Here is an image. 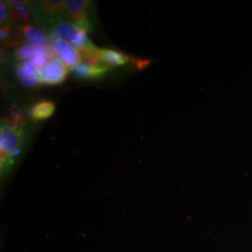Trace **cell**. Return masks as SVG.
Segmentation results:
<instances>
[{
    "mask_svg": "<svg viewBox=\"0 0 252 252\" xmlns=\"http://www.w3.org/2000/svg\"><path fill=\"white\" fill-rule=\"evenodd\" d=\"M64 0H41L31 3L33 22L47 34H50L55 24L67 18Z\"/></svg>",
    "mask_w": 252,
    "mask_h": 252,
    "instance_id": "cell-1",
    "label": "cell"
},
{
    "mask_svg": "<svg viewBox=\"0 0 252 252\" xmlns=\"http://www.w3.org/2000/svg\"><path fill=\"white\" fill-rule=\"evenodd\" d=\"M49 35H53L59 39L71 43L79 51L89 48H95L88 36V32L77 27L68 18L61 20L55 24Z\"/></svg>",
    "mask_w": 252,
    "mask_h": 252,
    "instance_id": "cell-2",
    "label": "cell"
},
{
    "mask_svg": "<svg viewBox=\"0 0 252 252\" xmlns=\"http://www.w3.org/2000/svg\"><path fill=\"white\" fill-rule=\"evenodd\" d=\"M66 16L77 27L88 33L94 32V4L90 0H67Z\"/></svg>",
    "mask_w": 252,
    "mask_h": 252,
    "instance_id": "cell-3",
    "label": "cell"
},
{
    "mask_svg": "<svg viewBox=\"0 0 252 252\" xmlns=\"http://www.w3.org/2000/svg\"><path fill=\"white\" fill-rule=\"evenodd\" d=\"M27 134L25 129L13 128L2 121L0 127V160H4L19 151L25 144Z\"/></svg>",
    "mask_w": 252,
    "mask_h": 252,
    "instance_id": "cell-4",
    "label": "cell"
},
{
    "mask_svg": "<svg viewBox=\"0 0 252 252\" xmlns=\"http://www.w3.org/2000/svg\"><path fill=\"white\" fill-rule=\"evenodd\" d=\"M69 71V67L58 57L49 61L44 66L36 69L39 84L45 86H55L62 84Z\"/></svg>",
    "mask_w": 252,
    "mask_h": 252,
    "instance_id": "cell-5",
    "label": "cell"
},
{
    "mask_svg": "<svg viewBox=\"0 0 252 252\" xmlns=\"http://www.w3.org/2000/svg\"><path fill=\"white\" fill-rule=\"evenodd\" d=\"M50 44H53L56 48L59 58L69 67L71 71L82 63L81 52L71 43L50 35Z\"/></svg>",
    "mask_w": 252,
    "mask_h": 252,
    "instance_id": "cell-6",
    "label": "cell"
},
{
    "mask_svg": "<svg viewBox=\"0 0 252 252\" xmlns=\"http://www.w3.org/2000/svg\"><path fill=\"white\" fill-rule=\"evenodd\" d=\"M109 71V67L105 65H90L81 63L72 70L73 76L77 80L94 81L103 78Z\"/></svg>",
    "mask_w": 252,
    "mask_h": 252,
    "instance_id": "cell-7",
    "label": "cell"
},
{
    "mask_svg": "<svg viewBox=\"0 0 252 252\" xmlns=\"http://www.w3.org/2000/svg\"><path fill=\"white\" fill-rule=\"evenodd\" d=\"M19 32L28 44L36 46H46L50 44V35L41 28L27 25L16 26Z\"/></svg>",
    "mask_w": 252,
    "mask_h": 252,
    "instance_id": "cell-8",
    "label": "cell"
},
{
    "mask_svg": "<svg viewBox=\"0 0 252 252\" xmlns=\"http://www.w3.org/2000/svg\"><path fill=\"white\" fill-rule=\"evenodd\" d=\"M100 64L110 67L125 65L130 62L131 57L120 51L112 49H98Z\"/></svg>",
    "mask_w": 252,
    "mask_h": 252,
    "instance_id": "cell-9",
    "label": "cell"
},
{
    "mask_svg": "<svg viewBox=\"0 0 252 252\" xmlns=\"http://www.w3.org/2000/svg\"><path fill=\"white\" fill-rule=\"evenodd\" d=\"M16 71L19 81L25 87L35 88L39 84L36 69L28 61L19 63Z\"/></svg>",
    "mask_w": 252,
    "mask_h": 252,
    "instance_id": "cell-10",
    "label": "cell"
},
{
    "mask_svg": "<svg viewBox=\"0 0 252 252\" xmlns=\"http://www.w3.org/2000/svg\"><path fill=\"white\" fill-rule=\"evenodd\" d=\"M56 106L52 100H40L36 103L29 112V116L34 122H42L52 117L55 112Z\"/></svg>",
    "mask_w": 252,
    "mask_h": 252,
    "instance_id": "cell-11",
    "label": "cell"
},
{
    "mask_svg": "<svg viewBox=\"0 0 252 252\" xmlns=\"http://www.w3.org/2000/svg\"><path fill=\"white\" fill-rule=\"evenodd\" d=\"M31 3L29 5L9 7V23L12 24L13 26L30 25L33 22Z\"/></svg>",
    "mask_w": 252,
    "mask_h": 252,
    "instance_id": "cell-12",
    "label": "cell"
},
{
    "mask_svg": "<svg viewBox=\"0 0 252 252\" xmlns=\"http://www.w3.org/2000/svg\"><path fill=\"white\" fill-rule=\"evenodd\" d=\"M50 45V44H49ZM49 45L46 46H36L32 45V44H26L18 48L14 52V58L16 61H28L32 59L36 54H41V53H46Z\"/></svg>",
    "mask_w": 252,
    "mask_h": 252,
    "instance_id": "cell-13",
    "label": "cell"
},
{
    "mask_svg": "<svg viewBox=\"0 0 252 252\" xmlns=\"http://www.w3.org/2000/svg\"><path fill=\"white\" fill-rule=\"evenodd\" d=\"M49 61H51V60H50V58L48 57L46 53L36 54V56H34L32 59L28 60V62L31 63L36 69H38V68L44 66Z\"/></svg>",
    "mask_w": 252,
    "mask_h": 252,
    "instance_id": "cell-14",
    "label": "cell"
},
{
    "mask_svg": "<svg viewBox=\"0 0 252 252\" xmlns=\"http://www.w3.org/2000/svg\"><path fill=\"white\" fill-rule=\"evenodd\" d=\"M8 4L6 1L1 0L0 1V24L1 26L6 25L9 23L8 21V15H9V9Z\"/></svg>",
    "mask_w": 252,
    "mask_h": 252,
    "instance_id": "cell-15",
    "label": "cell"
},
{
    "mask_svg": "<svg viewBox=\"0 0 252 252\" xmlns=\"http://www.w3.org/2000/svg\"><path fill=\"white\" fill-rule=\"evenodd\" d=\"M130 62H131V63L135 64V66H136V68L139 69V70L144 69L150 63H152L151 60L141 59V58H134V57H131Z\"/></svg>",
    "mask_w": 252,
    "mask_h": 252,
    "instance_id": "cell-16",
    "label": "cell"
}]
</instances>
